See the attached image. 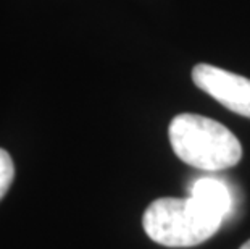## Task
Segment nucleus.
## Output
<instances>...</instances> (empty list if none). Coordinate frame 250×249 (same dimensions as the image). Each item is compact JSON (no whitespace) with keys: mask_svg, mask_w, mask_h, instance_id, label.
<instances>
[{"mask_svg":"<svg viewBox=\"0 0 250 249\" xmlns=\"http://www.w3.org/2000/svg\"><path fill=\"white\" fill-rule=\"evenodd\" d=\"M169 142L188 165L205 172H220L237 165L241 142L225 125L195 113L176 115L169 123Z\"/></svg>","mask_w":250,"mask_h":249,"instance_id":"f257e3e1","label":"nucleus"},{"mask_svg":"<svg viewBox=\"0 0 250 249\" xmlns=\"http://www.w3.org/2000/svg\"><path fill=\"white\" fill-rule=\"evenodd\" d=\"M221 217L194 198H160L144 212L147 236L168 248H190L210 240L220 230Z\"/></svg>","mask_w":250,"mask_h":249,"instance_id":"f03ea898","label":"nucleus"},{"mask_svg":"<svg viewBox=\"0 0 250 249\" xmlns=\"http://www.w3.org/2000/svg\"><path fill=\"white\" fill-rule=\"evenodd\" d=\"M192 81L223 107L250 118V79L208 63L192 68Z\"/></svg>","mask_w":250,"mask_h":249,"instance_id":"7ed1b4c3","label":"nucleus"},{"mask_svg":"<svg viewBox=\"0 0 250 249\" xmlns=\"http://www.w3.org/2000/svg\"><path fill=\"white\" fill-rule=\"evenodd\" d=\"M190 198L213 212L215 215L221 217L223 220L232 210V194L228 184L220 178L202 177L197 178L190 186Z\"/></svg>","mask_w":250,"mask_h":249,"instance_id":"20e7f679","label":"nucleus"},{"mask_svg":"<svg viewBox=\"0 0 250 249\" xmlns=\"http://www.w3.org/2000/svg\"><path fill=\"white\" fill-rule=\"evenodd\" d=\"M15 178V165L10 154L5 149H0V201L7 194L10 184Z\"/></svg>","mask_w":250,"mask_h":249,"instance_id":"39448f33","label":"nucleus"},{"mask_svg":"<svg viewBox=\"0 0 250 249\" xmlns=\"http://www.w3.org/2000/svg\"><path fill=\"white\" fill-rule=\"evenodd\" d=\"M241 249H250V240L247 243H244V245L241 246Z\"/></svg>","mask_w":250,"mask_h":249,"instance_id":"423d86ee","label":"nucleus"}]
</instances>
